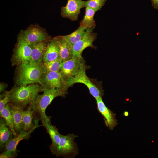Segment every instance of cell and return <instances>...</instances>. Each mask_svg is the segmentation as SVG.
<instances>
[{
	"label": "cell",
	"instance_id": "1",
	"mask_svg": "<svg viewBox=\"0 0 158 158\" xmlns=\"http://www.w3.org/2000/svg\"><path fill=\"white\" fill-rule=\"evenodd\" d=\"M42 94H38L30 105L34 115H37L42 121L51 123V117L46 115V110L54 98L58 96L64 97L67 93L66 88L47 89L42 88Z\"/></svg>",
	"mask_w": 158,
	"mask_h": 158
},
{
	"label": "cell",
	"instance_id": "2",
	"mask_svg": "<svg viewBox=\"0 0 158 158\" xmlns=\"http://www.w3.org/2000/svg\"><path fill=\"white\" fill-rule=\"evenodd\" d=\"M42 89L38 84H33L13 87L9 103L23 109L33 102Z\"/></svg>",
	"mask_w": 158,
	"mask_h": 158
},
{
	"label": "cell",
	"instance_id": "3",
	"mask_svg": "<svg viewBox=\"0 0 158 158\" xmlns=\"http://www.w3.org/2000/svg\"><path fill=\"white\" fill-rule=\"evenodd\" d=\"M16 82L18 86L38 83L41 85L43 73L41 65H34L30 63L18 66Z\"/></svg>",
	"mask_w": 158,
	"mask_h": 158
},
{
	"label": "cell",
	"instance_id": "4",
	"mask_svg": "<svg viewBox=\"0 0 158 158\" xmlns=\"http://www.w3.org/2000/svg\"><path fill=\"white\" fill-rule=\"evenodd\" d=\"M32 52L31 44L23 38L22 30L18 34L17 42L12 57L13 65L18 66L30 62Z\"/></svg>",
	"mask_w": 158,
	"mask_h": 158
},
{
	"label": "cell",
	"instance_id": "5",
	"mask_svg": "<svg viewBox=\"0 0 158 158\" xmlns=\"http://www.w3.org/2000/svg\"><path fill=\"white\" fill-rule=\"evenodd\" d=\"M86 70V67L83 60L78 73L67 81L66 88L68 89L76 83H82L87 87L90 94L95 99L102 97L104 94L103 90L101 87L95 85L87 76Z\"/></svg>",
	"mask_w": 158,
	"mask_h": 158
},
{
	"label": "cell",
	"instance_id": "6",
	"mask_svg": "<svg viewBox=\"0 0 158 158\" xmlns=\"http://www.w3.org/2000/svg\"><path fill=\"white\" fill-rule=\"evenodd\" d=\"M77 136L70 133L66 135L61 134L60 142L57 147L51 151L57 157H74L78 154V149L74 141Z\"/></svg>",
	"mask_w": 158,
	"mask_h": 158
},
{
	"label": "cell",
	"instance_id": "7",
	"mask_svg": "<svg viewBox=\"0 0 158 158\" xmlns=\"http://www.w3.org/2000/svg\"><path fill=\"white\" fill-rule=\"evenodd\" d=\"M94 28L86 29L83 38L73 46L72 56L82 57V53L85 49L89 47L95 48L93 45V42L96 38L97 34L93 32Z\"/></svg>",
	"mask_w": 158,
	"mask_h": 158
},
{
	"label": "cell",
	"instance_id": "8",
	"mask_svg": "<svg viewBox=\"0 0 158 158\" xmlns=\"http://www.w3.org/2000/svg\"><path fill=\"white\" fill-rule=\"evenodd\" d=\"M83 60L82 57L72 56L70 59L62 62L59 71L66 81L76 74Z\"/></svg>",
	"mask_w": 158,
	"mask_h": 158
},
{
	"label": "cell",
	"instance_id": "9",
	"mask_svg": "<svg viewBox=\"0 0 158 158\" xmlns=\"http://www.w3.org/2000/svg\"><path fill=\"white\" fill-rule=\"evenodd\" d=\"M66 83L67 81L64 80L60 72L58 71L51 72L44 74L41 85L43 88L49 89L67 88Z\"/></svg>",
	"mask_w": 158,
	"mask_h": 158
},
{
	"label": "cell",
	"instance_id": "10",
	"mask_svg": "<svg viewBox=\"0 0 158 158\" xmlns=\"http://www.w3.org/2000/svg\"><path fill=\"white\" fill-rule=\"evenodd\" d=\"M22 31L24 39L30 44L49 39L45 30L38 25H31Z\"/></svg>",
	"mask_w": 158,
	"mask_h": 158
},
{
	"label": "cell",
	"instance_id": "11",
	"mask_svg": "<svg viewBox=\"0 0 158 158\" xmlns=\"http://www.w3.org/2000/svg\"><path fill=\"white\" fill-rule=\"evenodd\" d=\"M83 7L84 1L82 0H68L66 5L61 8V16L72 21L76 20L81 9Z\"/></svg>",
	"mask_w": 158,
	"mask_h": 158
},
{
	"label": "cell",
	"instance_id": "12",
	"mask_svg": "<svg viewBox=\"0 0 158 158\" xmlns=\"http://www.w3.org/2000/svg\"><path fill=\"white\" fill-rule=\"evenodd\" d=\"M39 119L35 117L34 120V126L31 130L28 131L22 130L17 136L9 140L6 145L5 150H7L9 151L17 156L18 153L17 147L20 141L24 139H28L30 137L31 133L35 129L39 127L43 126L42 125H39Z\"/></svg>",
	"mask_w": 158,
	"mask_h": 158
},
{
	"label": "cell",
	"instance_id": "13",
	"mask_svg": "<svg viewBox=\"0 0 158 158\" xmlns=\"http://www.w3.org/2000/svg\"><path fill=\"white\" fill-rule=\"evenodd\" d=\"M98 112L103 117L106 126L111 130L118 124L116 114L108 107L104 102L102 97L95 99Z\"/></svg>",
	"mask_w": 158,
	"mask_h": 158
},
{
	"label": "cell",
	"instance_id": "14",
	"mask_svg": "<svg viewBox=\"0 0 158 158\" xmlns=\"http://www.w3.org/2000/svg\"><path fill=\"white\" fill-rule=\"evenodd\" d=\"M47 43L46 41L31 44L32 52L30 64L41 65L43 61V58Z\"/></svg>",
	"mask_w": 158,
	"mask_h": 158
},
{
	"label": "cell",
	"instance_id": "15",
	"mask_svg": "<svg viewBox=\"0 0 158 158\" xmlns=\"http://www.w3.org/2000/svg\"><path fill=\"white\" fill-rule=\"evenodd\" d=\"M59 59H60L59 48L56 37L47 43L43 56V61L47 62Z\"/></svg>",
	"mask_w": 158,
	"mask_h": 158
},
{
	"label": "cell",
	"instance_id": "16",
	"mask_svg": "<svg viewBox=\"0 0 158 158\" xmlns=\"http://www.w3.org/2000/svg\"><path fill=\"white\" fill-rule=\"evenodd\" d=\"M56 37L59 46L60 59L63 62L71 58L72 56L73 47L62 36Z\"/></svg>",
	"mask_w": 158,
	"mask_h": 158
},
{
	"label": "cell",
	"instance_id": "17",
	"mask_svg": "<svg viewBox=\"0 0 158 158\" xmlns=\"http://www.w3.org/2000/svg\"><path fill=\"white\" fill-rule=\"evenodd\" d=\"M8 104L13 118L15 129L18 134L21 130H23L22 112L23 110L10 103Z\"/></svg>",
	"mask_w": 158,
	"mask_h": 158
},
{
	"label": "cell",
	"instance_id": "18",
	"mask_svg": "<svg viewBox=\"0 0 158 158\" xmlns=\"http://www.w3.org/2000/svg\"><path fill=\"white\" fill-rule=\"evenodd\" d=\"M14 137L12 133L6 125L5 120L1 118L0 119V148L3 152L6 145L10 139Z\"/></svg>",
	"mask_w": 158,
	"mask_h": 158
},
{
	"label": "cell",
	"instance_id": "19",
	"mask_svg": "<svg viewBox=\"0 0 158 158\" xmlns=\"http://www.w3.org/2000/svg\"><path fill=\"white\" fill-rule=\"evenodd\" d=\"M42 126L45 127L52 140V143L50 146L51 152L57 146L61 139V134L58 132L55 126H53L51 123H49L45 121H41Z\"/></svg>",
	"mask_w": 158,
	"mask_h": 158
},
{
	"label": "cell",
	"instance_id": "20",
	"mask_svg": "<svg viewBox=\"0 0 158 158\" xmlns=\"http://www.w3.org/2000/svg\"><path fill=\"white\" fill-rule=\"evenodd\" d=\"M0 115L1 118L5 120L6 125L12 132L14 137L17 136L18 134L15 129L13 118L8 103L0 112Z\"/></svg>",
	"mask_w": 158,
	"mask_h": 158
},
{
	"label": "cell",
	"instance_id": "21",
	"mask_svg": "<svg viewBox=\"0 0 158 158\" xmlns=\"http://www.w3.org/2000/svg\"><path fill=\"white\" fill-rule=\"evenodd\" d=\"M96 11L93 9L86 7L85 16L83 19L80 22V26L87 28H95L96 23L94 20V15Z\"/></svg>",
	"mask_w": 158,
	"mask_h": 158
},
{
	"label": "cell",
	"instance_id": "22",
	"mask_svg": "<svg viewBox=\"0 0 158 158\" xmlns=\"http://www.w3.org/2000/svg\"><path fill=\"white\" fill-rule=\"evenodd\" d=\"M86 28H87L85 27L80 26L77 29L71 33L62 36L73 47L76 42L83 38Z\"/></svg>",
	"mask_w": 158,
	"mask_h": 158
},
{
	"label": "cell",
	"instance_id": "23",
	"mask_svg": "<svg viewBox=\"0 0 158 158\" xmlns=\"http://www.w3.org/2000/svg\"><path fill=\"white\" fill-rule=\"evenodd\" d=\"M34 116V112L32 109L31 106L29 105L27 110H23L22 112L23 130L28 131L33 128L34 124H33L32 120Z\"/></svg>",
	"mask_w": 158,
	"mask_h": 158
},
{
	"label": "cell",
	"instance_id": "24",
	"mask_svg": "<svg viewBox=\"0 0 158 158\" xmlns=\"http://www.w3.org/2000/svg\"><path fill=\"white\" fill-rule=\"evenodd\" d=\"M62 62L60 59L47 62L43 61L41 66L43 74L51 72L59 71Z\"/></svg>",
	"mask_w": 158,
	"mask_h": 158
},
{
	"label": "cell",
	"instance_id": "25",
	"mask_svg": "<svg viewBox=\"0 0 158 158\" xmlns=\"http://www.w3.org/2000/svg\"><path fill=\"white\" fill-rule=\"evenodd\" d=\"M107 1V0H88L84 1V7L91 8L96 12L102 8Z\"/></svg>",
	"mask_w": 158,
	"mask_h": 158
},
{
	"label": "cell",
	"instance_id": "26",
	"mask_svg": "<svg viewBox=\"0 0 158 158\" xmlns=\"http://www.w3.org/2000/svg\"><path fill=\"white\" fill-rule=\"evenodd\" d=\"M11 90L5 91L4 93L0 95V112L4 109L6 105L9 103L10 97Z\"/></svg>",
	"mask_w": 158,
	"mask_h": 158
},
{
	"label": "cell",
	"instance_id": "27",
	"mask_svg": "<svg viewBox=\"0 0 158 158\" xmlns=\"http://www.w3.org/2000/svg\"><path fill=\"white\" fill-rule=\"evenodd\" d=\"M16 156L12 152L8 150H5L0 154V158H13Z\"/></svg>",
	"mask_w": 158,
	"mask_h": 158
},
{
	"label": "cell",
	"instance_id": "28",
	"mask_svg": "<svg viewBox=\"0 0 158 158\" xmlns=\"http://www.w3.org/2000/svg\"><path fill=\"white\" fill-rule=\"evenodd\" d=\"M0 93L2 92V91H3L5 89V88H6V85H5L4 84L2 83H0Z\"/></svg>",
	"mask_w": 158,
	"mask_h": 158
},
{
	"label": "cell",
	"instance_id": "29",
	"mask_svg": "<svg viewBox=\"0 0 158 158\" xmlns=\"http://www.w3.org/2000/svg\"><path fill=\"white\" fill-rule=\"evenodd\" d=\"M154 4L156 6H158V0H152Z\"/></svg>",
	"mask_w": 158,
	"mask_h": 158
},
{
	"label": "cell",
	"instance_id": "30",
	"mask_svg": "<svg viewBox=\"0 0 158 158\" xmlns=\"http://www.w3.org/2000/svg\"><path fill=\"white\" fill-rule=\"evenodd\" d=\"M124 113V115L125 116H128V112H126V111Z\"/></svg>",
	"mask_w": 158,
	"mask_h": 158
}]
</instances>
